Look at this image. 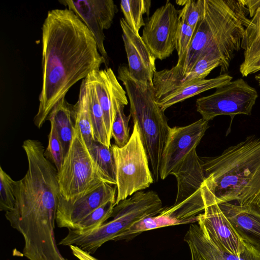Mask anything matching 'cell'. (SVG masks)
<instances>
[{
	"instance_id": "d4e9b609",
	"label": "cell",
	"mask_w": 260,
	"mask_h": 260,
	"mask_svg": "<svg viewBox=\"0 0 260 260\" xmlns=\"http://www.w3.org/2000/svg\"><path fill=\"white\" fill-rule=\"evenodd\" d=\"M74 127L81 134L87 148L95 141L91 122L87 87L84 79L80 85L78 100L72 105Z\"/></svg>"
},
{
	"instance_id": "6da1fadb",
	"label": "cell",
	"mask_w": 260,
	"mask_h": 260,
	"mask_svg": "<svg viewBox=\"0 0 260 260\" xmlns=\"http://www.w3.org/2000/svg\"><path fill=\"white\" fill-rule=\"evenodd\" d=\"M42 32V83L34 119L39 128L72 86L106 66L92 32L69 9L49 11Z\"/></svg>"
},
{
	"instance_id": "1f68e13d",
	"label": "cell",
	"mask_w": 260,
	"mask_h": 260,
	"mask_svg": "<svg viewBox=\"0 0 260 260\" xmlns=\"http://www.w3.org/2000/svg\"><path fill=\"white\" fill-rule=\"evenodd\" d=\"M50 124L48 144L44 155L55 166L58 171L64 159L63 149L55 125L52 122H50Z\"/></svg>"
},
{
	"instance_id": "44dd1931",
	"label": "cell",
	"mask_w": 260,
	"mask_h": 260,
	"mask_svg": "<svg viewBox=\"0 0 260 260\" xmlns=\"http://www.w3.org/2000/svg\"><path fill=\"white\" fill-rule=\"evenodd\" d=\"M221 63L218 54L211 51L202 56L192 70L184 76L172 81L153 83L156 101L176 88L205 79L213 70L220 67Z\"/></svg>"
},
{
	"instance_id": "484cf974",
	"label": "cell",
	"mask_w": 260,
	"mask_h": 260,
	"mask_svg": "<svg viewBox=\"0 0 260 260\" xmlns=\"http://www.w3.org/2000/svg\"><path fill=\"white\" fill-rule=\"evenodd\" d=\"M84 79L87 87L89 110L94 140L108 147H111V139L108 134L104 113L94 86L88 76Z\"/></svg>"
},
{
	"instance_id": "836d02e7",
	"label": "cell",
	"mask_w": 260,
	"mask_h": 260,
	"mask_svg": "<svg viewBox=\"0 0 260 260\" xmlns=\"http://www.w3.org/2000/svg\"><path fill=\"white\" fill-rule=\"evenodd\" d=\"M196 29L188 25L179 18L176 39V50L178 53V61L180 62L185 55L190 45Z\"/></svg>"
},
{
	"instance_id": "7c38bea8",
	"label": "cell",
	"mask_w": 260,
	"mask_h": 260,
	"mask_svg": "<svg viewBox=\"0 0 260 260\" xmlns=\"http://www.w3.org/2000/svg\"><path fill=\"white\" fill-rule=\"evenodd\" d=\"M201 189L205 207L198 215V225L222 249L234 254H241L246 242L237 234L205 182Z\"/></svg>"
},
{
	"instance_id": "9c48e42d",
	"label": "cell",
	"mask_w": 260,
	"mask_h": 260,
	"mask_svg": "<svg viewBox=\"0 0 260 260\" xmlns=\"http://www.w3.org/2000/svg\"><path fill=\"white\" fill-rule=\"evenodd\" d=\"M257 98L256 90L239 78L217 88L210 95L198 99L197 110L208 121L221 115H249Z\"/></svg>"
},
{
	"instance_id": "e575fe53",
	"label": "cell",
	"mask_w": 260,
	"mask_h": 260,
	"mask_svg": "<svg viewBox=\"0 0 260 260\" xmlns=\"http://www.w3.org/2000/svg\"><path fill=\"white\" fill-rule=\"evenodd\" d=\"M73 255L79 260H98L91 254L84 251L79 247L71 245L69 246Z\"/></svg>"
},
{
	"instance_id": "ffe728a7",
	"label": "cell",
	"mask_w": 260,
	"mask_h": 260,
	"mask_svg": "<svg viewBox=\"0 0 260 260\" xmlns=\"http://www.w3.org/2000/svg\"><path fill=\"white\" fill-rule=\"evenodd\" d=\"M177 182V191L174 204H178L199 190L206 180L203 161L197 153L191 150L171 172Z\"/></svg>"
},
{
	"instance_id": "8fae6325",
	"label": "cell",
	"mask_w": 260,
	"mask_h": 260,
	"mask_svg": "<svg viewBox=\"0 0 260 260\" xmlns=\"http://www.w3.org/2000/svg\"><path fill=\"white\" fill-rule=\"evenodd\" d=\"M179 12L168 1L145 23L141 38L156 59L163 60L176 49Z\"/></svg>"
},
{
	"instance_id": "9a60e30c",
	"label": "cell",
	"mask_w": 260,
	"mask_h": 260,
	"mask_svg": "<svg viewBox=\"0 0 260 260\" xmlns=\"http://www.w3.org/2000/svg\"><path fill=\"white\" fill-rule=\"evenodd\" d=\"M116 185L113 187L103 182L94 190L73 202L66 201L59 196L56 215L57 226L73 230L96 209L116 200Z\"/></svg>"
},
{
	"instance_id": "83f0119b",
	"label": "cell",
	"mask_w": 260,
	"mask_h": 260,
	"mask_svg": "<svg viewBox=\"0 0 260 260\" xmlns=\"http://www.w3.org/2000/svg\"><path fill=\"white\" fill-rule=\"evenodd\" d=\"M151 2L149 0H122L120 8L125 21L133 31L140 35L139 30L145 23L143 15L149 16Z\"/></svg>"
},
{
	"instance_id": "ba28073f",
	"label": "cell",
	"mask_w": 260,
	"mask_h": 260,
	"mask_svg": "<svg viewBox=\"0 0 260 260\" xmlns=\"http://www.w3.org/2000/svg\"><path fill=\"white\" fill-rule=\"evenodd\" d=\"M111 148L116 167V205L135 192L149 187L154 179L137 122H134L127 143L121 147L114 144Z\"/></svg>"
},
{
	"instance_id": "4316f807",
	"label": "cell",
	"mask_w": 260,
	"mask_h": 260,
	"mask_svg": "<svg viewBox=\"0 0 260 260\" xmlns=\"http://www.w3.org/2000/svg\"><path fill=\"white\" fill-rule=\"evenodd\" d=\"M88 149L106 183L116 185V167L111 147H108L94 141Z\"/></svg>"
},
{
	"instance_id": "603a6c76",
	"label": "cell",
	"mask_w": 260,
	"mask_h": 260,
	"mask_svg": "<svg viewBox=\"0 0 260 260\" xmlns=\"http://www.w3.org/2000/svg\"><path fill=\"white\" fill-rule=\"evenodd\" d=\"M232 79L231 76L222 74L214 78L199 80L173 89L156 103L165 112L171 106L187 99L205 91L224 86L230 82Z\"/></svg>"
},
{
	"instance_id": "8d00e7d4",
	"label": "cell",
	"mask_w": 260,
	"mask_h": 260,
	"mask_svg": "<svg viewBox=\"0 0 260 260\" xmlns=\"http://www.w3.org/2000/svg\"><path fill=\"white\" fill-rule=\"evenodd\" d=\"M255 80L257 81L259 85L260 86V73L257 74L255 76Z\"/></svg>"
},
{
	"instance_id": "7402d4cb",
	"label": "cell",
	"mask_w": 260,
	"mask_h": 260,
	"mask_svg": "<svg viewBox=\"0 0 260 260\" xmlns=\"http://www.w3.org/2000/svg\"><path fill=\"white\" fill-rule=\"evenodd\" d=\"M250 19L244 35L243 47L244 58L240 67L242 76L260 71V18L256 9L249 14Z\"/></svg>"
},
{
	"instance_id": "f546056e",
	"label": "cell",
	"mask_w": 260,
	"mask_h": 260,
	"mask_svg": "<svg viewBox=\"0 0 260 260\" xmlns=\"http://www.w3.org/2000/svg\"><path fill=\"white\" fill-rule=\"evenodd\" d=\"M128 103H120L115 107V117L113 122L111 137L115 141V145L121 147L126 145L130 138L129 121L131 117L129 114L126 116L124 112L125 106Z\"/></svg>"
},
{
	"instance_id": "52a82bcc",
	"label": "cell",
	"mask_w": 260,
	"mask_h": 260,
	"mask_svg": "<svg viewBox=\"0 0 260 260\" xmlns=\"http://www.w3.org/2000/svg\"><path fill=\"white\" fill-rule=\"evenodd\" d=\"M75 128V127H74ZM60 197L68 202L83 197L106 182L79 131L75 128L69 150L57 173Z\"/></svg>"
},
{
	"instance_id": "d6a6232c",
	"label": "cell",
	"mask_w": 260,
	"mask_h": 260,
	"mask_svg": "<svg viewBox=\"0 0 260 260\" xmlns=\"http://www.w3.org/2000/svg\"><path fill=\"white\" fill-rule=\"evenodd\" d=\"M13 180L0 167V210L6 212L11 210L15 198L13 191Z\"/></svg>"
},
{
	"instance_id": "8992f818",
	"label": "cell",
	"mask_w": 260,
	"mask_h": 260,
	"mask_svg": "<svg viewBox=\"0 0 260 260\" xmlns=\"http://www.w3.org/2000/svg\"><path fill=\"white\" fill-rule=\"evenodd\" d=\"M162 202L154 191H140L120 201L113 209L109 221L87 233L72 231L69 243L92 254L105 243L115 240L135 222L154 216L162 210Z\"/></svg>"
},
{
	"instance_id": "4dcf8cb0",
	"label": "cell",
	"mask_w": 260,
	"mask_h": 260,
	"mask_svg": "<svg viewBox=\"0 0 260 260\" xmlns=\"http://www.w3.org/2000/svg\"><path fill=\"white\" fill-rule=\"evenodd\" d=\"M205 7V0H186L184 7L179 10V18L196 29L203 17Z\"/></svg>"
},
{
	"instance_id": "277c9868",
	"label": "cell",
	"mask_w": 260,
	"mask_h": 260,
	"mask_svg": "<svg viewBox=\"0 0 260 260\" xmlns=\"http://www.w3.org/2000/svg\"><path fill=\"white\" fill-rule=\"evenodd\" d=\"M201 158L205 183L218 204L260 207V138L248 136L219 155Z\"/></svg>"
},
{
	"instance_id": "2e32d148",
	"label": "cell",
	"mask_w": 260,
	"mask_h": 260,
	"mask_svg": "<svg viewBox=\"0 0 260 260\" xmlns=\"http://www.w3.org/2000/svg\"><path fill=\"white\" fill-rule=\"evenodd\" d=\"M120 25L129 74L139 82L153 84L156 58L140 35L133 31L124 18L120 20Z\"/></svg>"
},
{
	"instance_id": "5b68a950",
	"label": "cell",
	"mask_w": 260,
	"mask_h": 260,
	"mask_svg": "<svg viewBox=\"0 0 260 260\" xmlns=\"http://www.w3.org/2000/svg\"><path fill=\"white\" fill-rule=\"evenodd\" d=\"M117 73V78L122 82L128 96L133 122L138 123L154 181H158L161 156L171 127L164 111L156 103L153 85L134 79L125 64L119 66Z\"/></svg>"
},
{
	"instance_id": "4fadbf2b",
	"label": "cell",
	"mask_w": 260,
	"mask_h": 260,
	"mask_svg": "<svg viewBox=\"0 0 260 260\" xmlns=\"http://www.w3.org/2000/svg\"><path fill=\"white\" fill-rule=\"evenodd\" d=\"M203 118L186 126L171 127L161 159L160 178H166L192 149L196 148L208 127Z\"/></svg>"
},
{
	"instance_id": "3957f363",
	"label": "cell",
	"mask_w": 260,
	"mask_h": 260,
	"mask_svg": "<svg viewBox=\"0 0 260 260\" xmlns=\"http://www.w3.org/2000/svg\"><path fill=\"white\" fill-rule=\"evenodd\" d=\"M242 0H205L203 17L182 60L164 74L169 81L184 76L207 52H216L221 59V73L226 72L235 53L243 47L249 21Z\"/></svg>"
},
{
	"instance_id": "f1b7e54d",
	"label": "cell",
	"mask_w": 260,
	"mask_h": 260,
	"mask_svg": "<svg viewBox=\"0 0 260 260\" xmlns=\"http://www.w3.org/2000/svg\"><path fill=\"white\" fill-rule=\"evenodd\" d=\"M116 200H111L96 209L78 222L73 229L80 234L87 233L103 225L112 217Z\"/></svg>"
},
{
	"instance_id": "d590c367",
	"label": "cell",
	"mask_w": 260,
	"mask_h": 260,
	"mask_svg": "<svg viewBox=\"0 0 260 260\" xmlns=\"http://www.w3.org/2000/svg\"><path fill=\"white\" fill-rule=\"evenodd\" d=\"M255 5L256 8V9L258 12L259 18H260V0H254Z\"/></svg>"
},
{
	"instance_id": "e0dca14e",
	"label": "cell",
	"mask_w": 260,
	"mask_h": 260,
	"mask_svg": "<svg viewBox=\"0 0 260 260\" xmlns=\"http://www.w3.org/2000/svg\"><path fill=\"white\" fill-rule=\"evenodd\" d=\"M184 240L189 249L191 260H260V250L247 243L243 252L239 255L223 250L198 224H190Z\"/></svg>"
},
{
	"instance_id": "7a4b0ae2",
	"label": "cell",
	"mask_w": 260,
	"mask_h": 260,
	"mask_svg": "<svg viewBox=\"0 0 260 260\" xmlns=\"http://www.w3.org/2000/svg\"><path fill=\"white\" fill-rule=\"evenodd\" d=\"M22 146L28 168L22 179L14 181L15 202L5 217L22 235L25 255L47 256L58 250L54 232L60 196L57 171L45 156L41 142L27 139Z\"/></svg>"
},
{
	"instance_id": "ac0fdd59",
	"label": "cell",
	"mask_w": 260,
	"mask_h": 260,
	"mask_svg": "<svg viewBox=\"0 0 260 260\" xmlns=\"http://www.w3.org/2000/svg\"><path fill=\"white\" fill-rule=\"evenodd\" d=\"M88 76L91 80L103 110L107 130L111 139V131L115 117V107L120 103H128L126 92L118 81L110 68L95 70Z\"/></svg>"
},
{
	"instance_id": "30bf717a",
	"label": "cell",
	"mask_w": 260,
	"mask_h": 260,
	"mask_svg": "<svg viewBox=\"0 0 260 260\" xmlns=\"http://www.w3.org/2000/svg\"><path fill=\"white\" fill-rule=\"evenodd\" d=\"M201 188L181 203L163 208L155 216L135 222L114 241H128L147 231L198 222V215L205 207Z\"/></svg>"
},
{
	"instance_id": "cb8c5ba5",
	"label": "cell",
	"mask_w": 260,
	"mask_h": 260,
	"mask_svg": "<svg viewBox=\"0 0 260 260\" xmlns=\"http://www.w3.org/2000/svg\"><path fill=\"white\" fill-rule=\"evenodd\" d=\"M47 119L55 126L64 157L71 145L75 130L72 120V105L68 104L65 96L54 106Z\"/></svg>"
},
{
	"instance_id": "5bb4252c",
	"label": "cell",
	"mask_w": 260,
	"mask_h": 260,
	"mask_svg": "<svg viewBox=\"0 0 260 260\" xmlns=\"http://www.w3.org/2000/svg\"><path fill=\"white\" fill-rule=\"evenodd\" d=\"M59 2L72 11L92 32L99 51L104 58L106 67L109 57L104 46V30L109 29L117 11L112 0H63Z\"/></svg>"
},
{
	"instance_id": "d6986e66",
	"label": "cell",
	"mask_w": 260,
	"mask_h": 260,
	"mask_svg": "<svg viewBox=\"0 0 260 260\" xmlns=\"http://www.w3.org/2000/svg\"><path fill=\"white\" fill-rule=\"evenodd\" d=\"M218 205L239 238L260 250V207L230 202Z\"/></svg>"
}]
</instances>
